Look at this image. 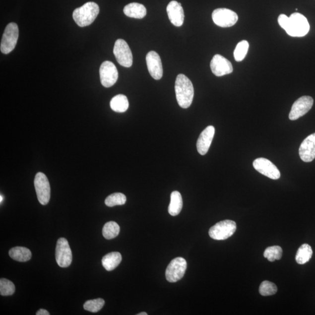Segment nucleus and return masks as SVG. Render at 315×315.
<instances>
[{
  "instance_id": "6e6552de",
  "label": "nucleus",
  "mask_w": 315,
  "mask_h": 315,
  "mask_svg": "<svg viewBox=\"0 0 315 315\" xmlns=\"http://www.w3.org/2000/svg\"><path fill=\"white\" fill-rule=\"evenodd\" d=\"M55 256L59 266L65 268L70 266L72 260V252L65 238L59 239L56 245Z\"/></svg>"
},
{
  "instance_id": "dca6fc26",
  "label": "nucleus",
  "mask_w": 315,
  "mask_h": 315,
  "mask_svg": "<svg viewBox=\"0 0 315 315\" xmlns=\"http://www.w3.org/2000/svg\"><path fill=\"white\" fill-rule=\"evenodd\" d=\"M299 154L302 160L311 162L315 158V132L308 136L302 142L299 149Z\"/></svg>"
},
{
  "instance_id": "a878e982",
  "label": "nucleus",
  "mask_w": 315,
  "mask_h": 315,
  "mask_svg": "<svg viewBox=\"0 0 315 315\" xmlns=\"http://www.w3.org/2000/svg\"><path fill=\"white\" fill-rule=\"evenodd\" d=\"M249 47H250V45L247 41H243L239 43L234 53L235 61L238 62L243 61L246 57Z\"/></svg>"
},
{
  "instance_id": "412c9836",
  "label": "nucleus",
  "mask_w": 315,
  "mask_h": 315,
  "mask_svg": "<svg viewBox=\"0 0 315 315\" xmlns=\"http://www.w3.org/2000/svg\"><path fill=\"white\" fill-rule=\"evenodd\" d=\"M183 207V200L180 192L174 191L171 195V202L168 207V212L172 216H177Z\"/></svg>"
},
{
  "instance_id": "f257e3e1",
  "label": "nucleus",
  "mask_w": 315,
  "mask_h": 315,
  "mask_svg": "<svg viewBox=\"0 0 315 315\" xmlns=\"http://www.w3.org/2000/svg\"><path fill=\"white\" fill-rule=\"evenodd\" d=\"M175 89L179 105L184 109L190 107L194 98L193 85L190 79L184 74H179Z\"/></svg>"
},
{
  "instance_id": "9d476101",
  "label": "nucleus",
  "mask_w": 315,
  "mask_h": 315,
  "mask_svg": "<svg viewBox=\"0 0 315 315\" xmlns=\"http://www.w3.org/2000/svg\"><path fill=\"white\" fill-rule=\"evenodd\" d=\"M212 18L215 24L223 28L234 26L238 21L236 12L227 8L215 9L212 14Z\"/></svg>"
},
{
  "instance_id": "f3484780",
  "label": "nucleus",
  "mask_w": 315,
  "mask_h": 315,
  "mask_svg": "<svg viewBox=\"0 0 315 315\" xmlns=\"http://www.w3.org/2000/svg\"><path fill=\"white\" fill-rule=\"evenodd\" d=\"M169 19L174 25L180 27L183 25L185 19L184 10L181 3L172 1L167 8Z\"/></svg>"
},
{
  "instance_id": "1a4fd4ad",
  "label": "nucleus",
  "mask_w": 315,
  "mask_h": 315,
  "mask_svg": "<svg viewBox=\"0 0 315 315\" xmlns=\"http://www.w3.org/2000/svg\"><path fill=\"white\" fill-rule=\"evenodd\" d=\"M114 54L117 61L125 67H130L132 64L131 50L125 40L118 39L115 42Z\"/></svg>"
},
{
  "instance_id": "72a5a7b5",
  "label": "nucleus",
  "mask_w": 315,
  "mask_h": 315,
  "mask_svg": "<svg viewBox=\"0 0 315 315\" xmlns=\"http://www.w3.org/2000/svg\"><path fill=\"white\" fill-rule=\"evenodd\" d=\"M147 313H141L140 314H137V315H147Z\"/></svg>"
},
{
  "instance_id": "2eb2a0df",
  "label": "nucleus",
  "mask_w": 315,
  "mask_h": 315,
  "mask_svg": "<svg viewBox=\"0 0 315 315\" xmlns=\"http://www.w3.org/2000/svg\"><path fill=\"white\" fill-rule=\"evenodd\" d=\"M146 62L151 77L156 80L160 79L163 75V68L160 56L157 52L151 51L146 56Z\"/></svg>"
},
{
  "instance_id": "c756f323",
  "label": "nucleus",
  "mask_w": 315,
  "mask_h": 315,
  "mask_svg": "<svg viewBox=\"0 0 315 315\" xmlns=\"http://www.w3.org/2000/svg\"><path fill=\"white\" fill-rule=\"evenodd\" d=\"M105 302L102 298L88 300L84 304V310L92 313H98L104 306Z\"/></svg>"
},
{
  "instance_id": "0eeeda50",
  "label": "nucleus",
  "mask_w": 315,
  "mask_h": 315,
  "mask_svg": "<svg viewBox=\"0 0 315 315\" xmlns=\"http://www.w3.org/2000/svg\"><path fill=\"white\" fill-rule=\"evenodd\" d=\"M34 185L39 203L44 205L48 204L51 198V187L47 177L38 172L35 176Z\"/></svg>"
},
{
  "instance_id": "f704fd0d",
  "label": "nucleus",
  "mask_w": 315,
  "mask_h": 315,
  "mask_svg": "<svg viewBox=\"0 0 315 315\" xmlns=\"http://www.w3.org/2000/svg\"><path fill=\"white\" fill-rule=\"evenodd\" d=\"M0 198H1V200H0V202H1V203L3 200V197L2 196V195H0Z\"/></svg>"
},
{
  "instance_id": "cd10ccee",
  "label": "nucleus",
  "mask_w": 315,
  "mask_h": 315,
  "mask_svg": "<svg viewBox=\"0 0 315 315\" xmlns=\"http://www.w3.org/2000/svg\"><path fill=\"white\" fill-rule=\"evenodd\" d=\"M283 255V250L280 247H268L264 252V256L270 261L280 260Z\"/></svg>"
},
{
  "instance_id": "7ed1b4c3",
  "label": "nucleus",
  "mask_w": 315,
  "mask_h": 315,
  "mask_svg": "<svg viewBox=\"0 0 315 315\" xmlns=\"http://www.w3.org/2000/svg\"><path fill=\"white\" fill-rule=\"evenodd\" d=\"M310 26L306 16L296 12L289 17V23L285 31L293 37H303L309 32Z\"/></svg>"
},
{
  "instance_id": "b1692460",
  "label": "nucleus",
  "mask_w": 315,
  "mask_h": 315,
  "mask_svg": "<svg viewBox=\"0 0 315 315\" xmlns=\"http://www.w3.org/2000/svg\"><path fill=\"white\" fill-rule=\"evenodd\" d=\"M313 251L310 245L305 244L298 249L296 256L297 263L304 264L309 261L313 256Z\"/></svg>"
},
{
  "instance_id": "5701e85b",
  "label": "nucleus",
  "mask_w": 315,
  "mask_h": 315,
  "mask_svg": "<svg viewBox=\"0 0 315 315\" xmlns=\"http://www.w3.org/2000/svg\"><path fill=\"white\" fill-rule=\"evenodd\" d=\"M111 108L113 111L118 113H124L129 107L128 99L124 95H118L112 99L110 102Z\"/></svg>"
},
{
  "instance_id": "bb28decb",
  "label": "nucleus",
  "mask_w": 315,
  "mask_h": 315,
  "mask_svg": "<svg viewBox=\"0 0 315 315\" xmlns=\"http://www.w3.org/2000/svg\"><path fill=\"white\" fill-rule=\"evenodd\" d=\"M126 197L124 194L121 193H115L109 195L105 199V203L108 207H112L115 205H122L126 203Z\"/></svg>"
},
{
  "instance_id": "aec40b11",
  "label": "nucleus",
  "mask_w": 315,
  "mask_h": 315,
  "mask_svg": "<svg viewBox=\"0 0 315 315\" xmlns=\"http://www.w3.org/2000/svg\"><path fill=\"white\" fill-rule=\"evenodd\" d=\"M122 260V255L119 252H111L102 258V266L107 271H112L120 264Z\"/></svg>"
},
{
  "instance_id": "f03ea898",
  "label": "nucleus",
  "mask_w": 315,
  "mask_h": 315,
  "mask_svg": "<svg viewBox=\"0 0 315 315\" xmlns=\"http://www.w3.org/2000/svg\"><path fill=\"white\" fill-rule=\"evenodd\" d=\"M99 7L97 3L88 2L73 12L72 17L76 24L80 27L90 25L97 18Z\"/></svg>"
},
{
  "instance_id": "423d86ee",
  "label": "nucleus",
  "mask_w": 315,
  "mask_h": 315,
  "mask_svg": "<svg viewBox=\"0 0 315 315\" xmlns=\"http://www.w3.org/2000/svg\"><path fill=\"white\" fill-rule=\"evenodd\" d=\"M187 268V262L184 258H175L169 264L166 270V278L170 283H175L183 278Z\"/></svg>"
},
{
  "instance_id": "7c9ffc66",
  "label": "nucleus",
  "mask_w": 315,
  "mask_h": 315,
  "mask_svg": "<svg viewBox=\"0 0 315 315\" xmlns=\"http://www.w3.org/2000/svg\"><path fill=\"white\" fill-rule=\"evenodd\" d=\"M277 287L276 285L270 281L262 282L259 287V293L263 296H273L276 294Z\"/></svg>"
},
{
  "instance_id": "6ab92c4d",
  "label": "nucleus",
  "mask_w": 315,
  "mask_h": 315,
  "mask_svg": "<svg viewBox=\"0 0 315 315\" xmlns=\"http://www.w3.org/2000/svg\"><path fill=\"white\" fill-rule=\"evenodd\" d=\"M124 12L128 17L142 19L147 14V9L140 3L132 2L125 6Z\"/></svg>"
},
{
  "instance_id": "ddd939ff",
  "label": "nucleus",
  "mask_w": 315,
  "mask_h": 315,
  "mask_svg": "<svg viewBox=\"0 0 315 315\" xmlns=\"http://www.w3.org/2000/svg\"><path fill=\"white\" fill-rule=\"evenodd\" d=\"M253 165L255 170L271 180H277L280 178V171L267 159L258 158L253 161Z\"/></svg>"
},
{
  "instance_id": "4be33fe9",
  "label": "nucleus",
  "mask_w": 315,
  "mask_h": 315,
  "mask_svg": "<svg viewBox=\"0 0 315 315\" xmlns=\"http://www.w3.org/2000/svg\"><path fill=\"white\" fill-rule=\"evenodd\" d=\"M9 255L13 260L20 262L28 261L32 257L31 251L28 248L21 247L12 248L9 251Z\"/></svg>"
},
{
  "instance_id": "20e7f679",
  "label": "nucleus",
  "mask_w": 315,
  "mask_h": 315,
  "mask_svg": "<svg viewBox=\"0 0 315 315\" xmlns=\"http://www.w3.org/2000/svg\"><path fill=\"white\" fill-rule=\"evenodd\" d=\"M237 230V224L232 220L219 222L209 230V235L215 240L222 241L233 236Z\"/></svg>"
},
{
  "instance_id": "4468645a",
  "label": "nucleus",
  "mask_w": 315,
  "mask_h": 315,
  "mask_svg": "<svg viewBox=\"0 0 315 315\" xmlns=\"http://www.w3.org/2000/svg\"><path fill=\"white\" fill-rule=\"evenodd\" d=\"M210 67L212 72L217 77L230 74L233 71L231 63L220 55H215L211 60Z\"/></svg>"
},
{
  "instance_id": "f8f14e48",
  "label": "nucleus",
  "mask_w": 315,
  "mask_h": 315,
  "mask_svg": "<svg viewBox=\"0 0 315 315\" xmlns=\"http://www.w3.org/2000/svg\"><path fill=\"white\" fill-rule=\"evenodd\" d=\"M314 105V99L309 96H304L294 103L289 115L291 121H296L311 110Z\"/></svg>"
},
{
  "instance_id": "a211bd4d",
  "label": "nucleus",
  "mask_w": 315,
  "mask_h": 315,
  "mask_svg": "<svg viewBox=\"0 0 315 315\" xmlns=\"http://www.w3.org/2000/svg\"><path fill=\"white\" fill-rule=\"evenodd\" d=\"M215 134V128L209 126L201 132L197 142V149L199 154L204 155L207 153L213 141Z\"/></svg>"
},
{
  "instance_id": "c85d7f7f",
  "label": "nucleus",
  "mask_w": 315,
  "mask_h": 315,
  "mask_svg": "<svg viewBox=\"0 0 315 315\" xmlns=\"http://www.w3.org/2000/svg\"><path fill=\"white\" fill-rule=\"evenodd\" d=\"M15 291L14 283L6 278H1L0 280V294L2 296H12Z\"/></svg>"
},
{
  "instance_id": "2f4dec72",
  "label": "nucleus",
  "mask_w": 315,
  "mask_h": 315,
  "mask_svg": "<svg viewBox=\"0 0 315 315\" xmlns=\"http://www.w3.org/2000/svg\"><path fill=\"white\" fill-rule=\"evenodd\" d=\"M278 22L281 27L283 29L286 30L288 25V23H289V17H288V16L286 15L281 14L279 16H278Z\"/></svg>"
},
{
  "instance_id": "473e14b6",
  "label": "nucleus",
  "mask_w": 315,
  "mask_h": 315,
  "mask_svg": "<svg viewBox=\"0 0 315 315\" xmlns=\"http://www.w3.org/2000/svg\"><path fill=\"white\" fill-rule=\"evenodd\" d=\"M36 315H49L50 313L48 311L44 309L39 310L36 314Z\"/></svg>"
},
{
  "instance_id": "9b49d317",
  "label": "nucleus",
  "mask_w": 315,
  "mask_h": 315,
  "mask_svg": "<svg viewBox=\"0 0 315 315\" xmlns=\"http://www.w3.org/2000/svg\"><path fill=\"white\" fill-rule=\"evenodd\" d=\"M101 84L106 88L112 87L118 79V71L115 65L111 62L105 61L99 69Z\"/></svg>"
},
{
  "instance_id": "393cba45",
  "label": "nucleus",
  "mask_w": 315,
  "mask_h": 315,
  "mask_svg": "<svg viewBox=\"0 0 315 315\" xmlns=\"http://www.w3.org/2000/svg\"><path fill=\"white\" fill-rule=\"evenodd\" d=\"M120 233V227L114 221L108 222L103 228V236L107 240H112L118 236Z\"/></svg>"
},
{
  "instance_id": "39448f33",
  "label": "nucleus",
  "mask_w": 315,
  "mask_h": 315,
  "mask_svg": "<svg viewBox=\"0 0 315 315\" xmlns=\"http://www.w3.org/2000/svg\"><path fill=\"white\" fill-rule=\"evenodd\" d=\"M19 36L18 25L15 23H9L6 26L3 34L0 49L4 54H8L15 48Z\"/></svg>"
}]
</instances>
